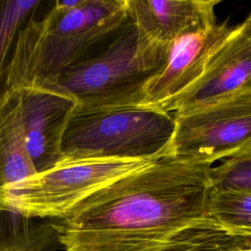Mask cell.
<instances>
[{
    "instance_id": "6da1fadb",
    "label": "cell",
    "mask_w": 251,
    "mask_h": 251,
    "mask_svg": "<svg viewBox=\"0 0 251 251\" xmlns=\"http://www.w3.org/2000/svg\"><path fill=\"white\" fill-rule=\"evenodd\" d=\"M210 165L171 154L99 189L52 220L64 251H227L251 245L207 217Z\"/></svg>"
},
{
    "instance_id": "7a4b0ae2",
    "label": "cell",
    "mask_w": 251,
    "mask_h": 251,
    "mask_svg": "<svg viewBox=\"0 0 251 251\" xmlns=\"http://www.w3.org/2000/svg\"><path fill=\"white\" fill-rule=\"evenodd\" d=\"M126 0L55 1L20 30L9 69V88L54 83L87 58L125 20Z\"/></svg>"
},
{
    "instance_id": "3957f363",
    "label": "cell",
    "mask_w": 251,
    "mask_h": 251,
    "mask_svg": "<svg viewBox=\"0 0 251 251\" xmlns=\"http://www.w3.org/2000/svg\"><path fill=\"white\" fill-rule=\"evenodd\" d=\"M170 47L147 42L126 13L98 48L66 70L54 83L81 104L142 105L146 86L165 66Z\"/></svg>"
},
{
    "instance_id": "277c9868",
    "label": "cell",
    "mask_w": 251,
    "mask_h": 251,
    "mask_svg": "<svg viewBox=\"0 0 251 251\" xmlns=\"http://www.w3.org/2000/svg\"><path fill=\"white\" fill-rule=\"evenodd\" d=\"M174 115L146 105L77 103L64 133V157L152 161L170 154Z\"/></svg>"
},
{
    "instance_id": "5b68a950",
    "label": "cell",
    "mask_w": 251,
    "mask_h": 251,
    "mask_svg": "<svg viewBox=\"0 0 251 251\" xmlns=\"http://www.w3.org/2000/svg\"><path fill=\"white\" fill-rule=\"evenodd\" d=\"M152 161L63 157L45 171L1 187L0 212L61 220L99 189Z\"/></svg>"
},
{
    "instance_id": "8992f818",
    "label": "cell",
    "mask_w": 251,
    "mask_h": 251,
    "mask_svg": "<svg viewBox=\"0 0 251 251\" xmlns=\"http://www.w3.org/2000/svg\"><path fill=\"white\" fill-rule=\"evenodd\" d=\"M170 154L186 162L215 161L251 151V90L186 113H174Z\"/></svg>"
},
{
    "instance_id": "52a82bcc",
    "label": "cell",
    "mask_w": 251,
    "mask_h": 251,
    "mask_svg": "<svg viewBox=\"0 0 251 251\" xmlns=\"http://www.w3.org/2000/svg\"><path fill=\"white\" fill-rule=\"evenodd\" d=\"M234 28L226 23H215L176 40L165 66L146 86L142 105L171 113L174 104L198 80L214 53Z\"/></svg>"
},
{
    "instance_id": "ba28073f",
    "label": "cell",
    "mask_w": 251,
    "mask_h": 251,
    "mask_svg": "<svg viewBox=\"0 0 251 251\" xmlns=\"http://www.w3.org/2000/svg\"><path fill=\"white\" fill-rule=\"evenodd\" d=\"M26 148L36 173L64 157L62 142L77 100L56 83L20 88Z\"/></svg>"
},
{
    "instance_id": "9c48e42d",
    "label": "cell",
    "mask_w": 251,
    "mask_h": 251,
    "mask_svg": "<svg viewBox=\"0 0 251 251\" xmlns=\"http://www.w3.org/2000/svg\"><path fill=\"white\" fill-rule=\"evenodd\" d=\"M251 90V39L238 25L208 62L198 80L174 104V113H186Z\"/></svg>"
},
{
    "instance_id": "30bf717a",
    "label": "cell",
    "mask_w": 251,
    "mask_h": 251,
    "mask_svg": "<svg viewBox=\"0 0 251 251\" xmlns=\"http://www.w3.org/2000/svg\"><path fill=\"white\" fill-rule=\"evenodd\" d=\"M219 0H126V11L151 45L169 48L178 38L216 23Z\"/></svg>"
},
{
    "instance_id": "8fae6325",
    "label": "cell",
    "mask_w": 251,
    "mask_h": 251,
    "mask_svg": "<svg viewBox=\"0 0 251 251\" xmlns=\"http://www.w3.org/2000/svg\"><path fill=\"white\" fill-rule=\"evenodd\" d=\"M36 174L26 148L20 88L0 101V188Z\"/></svg>"
},
{
    "instance_id": "7c38bea8",
    "label": "cell",
    "mask_w": 251,
    "mask_h": 251,
    "mask_svg": "<svg viewBox=\"0 0 251 251\" xmlns=\"http://www.w3.org/2000/svg\"><path fill=\"white\" fill-rule=\"evenodd\" d=\"M206 213L230 236L251 241V190L211 187Z\"/></svg>"
},
{
    "instance_id": "4fadbf2b",
    "label": "cell",
    "mask_w": 251,
    "mask_h": 251,
    "mask_svg": "<svg viewBox=\"0 0 251 251\" xmlns=\"http://www.w3.org/2000/svg\"><path fill=\"white\" fill-rule=\"evenodd\" d=\"M57 242L52 220L0 212V251H54Z\"/></svg>"
},
{
    "instance_id": "5bb4252c",
    "label": "cell",
    "mask_w": 251,
    "mask_h": 251,
    "mask_svg": "<svg viewBox=\"0 0 251 251\" xmlns=\"http://www.w3.org/2000/svg\"><path fill=\"white\" fill-rule=\"evenodd\" d=\"M40 4L38 0H0V101L10 89L9 69L18 34Z\"/></svg>"
},
{
    "instance_id": "9a60e30c",
    "label": "cell",
    "mask_w": 251,
    "mask_h": 251,
    "mask_svg": "<svg viewBox=\"0 0 251 251\" xmlns=\"http://www.w3.org/2000/svg\"><path fill=\"white\" fill-rule=\"evenodd\" d=\"M210 181L213 188L251 190V151L211 168Z\"/></svg>"
},
{
    "instance_id": "2e32d148",
    "label": "cell",
    "mask_w": 251,
    "mask_h": 251,
    "mask_svg": "<svg viewBox=\"0 0 251 251\" xmlns=\"http://www.w3.org/2000/svg\"><path fill=\"white\" fill-rule=\"evenodd\" d=\"M238 28L243 35L251 39V12L247 16V18L244 20V22L238 25Z\"/></svg>"
},
{
    "instance_id": "e0dca14e",
    "label": "cell",
    "mask_w": 251,
    "mask_h": 251,
    "mask_svg": "<svg viewBox=\"0 0 251 251\" xmlns=\"http://www.w3.org/2000/svg\"><path fill=\"white\" fill-rule=\"evenodd\" d=\"M227 251H251V245H246V246H241V247H237L234 249H230Z\"/></svg>"
}]
</instances>
